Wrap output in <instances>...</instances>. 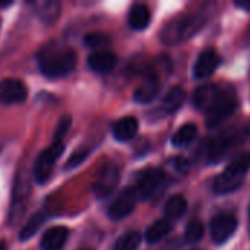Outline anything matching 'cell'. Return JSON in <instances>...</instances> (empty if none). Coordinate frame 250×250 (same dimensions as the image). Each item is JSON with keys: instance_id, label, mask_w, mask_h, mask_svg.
<instances>
[{"instance_id": "6da1fadb", "label": "cell", "mask_w": 250, "mask_h": 250, "mask_svg": "<svg viewBox=\"0 0 250 250\" xmlns=\"http://www.w3.org/2000/svg\"><path fill=\"white\" fill-rule=\"evenodd\" d=\"M78 57L69 47H50L38 54V67L47 78H63L73 72Z\"/></svg>"}, {"instance_id": "7a4b0ae2", "label": "cell", "mask_w": 250, "mask_h": 250, "mask_svg": "<svg viewBox=\"0 0 250 250\" xmlns=\"http://www.w3.org/2000/svg\"><path fill=\"white\" fill-rule=\"evenodd\" d=\"M250 170V152H243L237 155L227 167L226 170L214 180L212 189L218 195H226L237 190L243 182L245 177Z\"/></svg>"}, {"instance_id": "3957f363", "label": "cell", "mask_w": 250, "mask_h": 250, "mask_svg": "<svg viewBox=\"0 0 250 250\" xmlns=\"http://www.w3.org/2000/svg\"><path fill=\"white\" fill-rule=\"evenodd\" d=\"M202 26V21L196 16H180L168 22L161 31V40L166 44H179L193 35Z\"/></svg>"}, {"instance_id": "277c9868", "label": "cell", "mask_w": 250, "mask_h": 250, "mask_svg": "<svg viewBox=\"0 0 250 250\" xmlns=\"http://www.w3.org/2000/svg\"><path fill=\"white\" fill-rule=\"evenodd\" d=\"M239 107V100L236 92L231 88H223L220 97L214 105L207 111V125L208 127H217L224 120H227Z\"/></svg>"}, {"instance_id": "5b68a950", "label": "cell", "mask_w": 250, "mask_h": 250, "mask_svg": "<svg viewBox=\"0 0 250 250\" xmlns=\"http://www.w3.org/2000/svg\"><path fill=\"white\" fill-rule=\"evenodd\" d=\"M64 145L63 142H53L47 149H44L35 160L34 164V179L38 185H44L50 180L54 163L63 154Z\"/></svg>"}, {"instance_id": "8992f818", "label": "cell", "mask_w": 250, "mask_h": 250, "mask_svg": "<svg viewBox=\"0 0 250 250\" xmlns=\"http://www.w3.org/2000/svg\"><path fill=\"white\" fill-rule=\"evenodd\" d=\"M166 183V173L160 168H146L144 170L136 180V186L133 188L138 198L149 199L163 189Z\"/></svg>"}, {"instance_id": "52a82bcc", "label": "cell", "mask_w": 250, "mask_h": 250, "mask_svg": "<svg viewBox=\"0 0 250 250\" xmlns=\"http://www.w3.org/2000/svg\"><path fill=\"white\" fill-rule=\"evenodd\" d=\"M119 180H120L119 167L114 166V164L104 166L103 170L100 171L95 183H94V188H92V192H94L95 198L97 199H104V198L110 196L111 192L117 188Z\"/></svg>"}, {"instance_id": "ba28073f", "label": "cell", "mask_w": 250, "mask_h": 250, "mask_svg": "<svg viewBox=\"0 0 250 250\" xmlns=\"http://www.w3.org/2000/svg\"><path fill=\"white\" fill-rule=\"evenodd\" d=\"M136 199H138V195H136L133 188L123 189L117 195V198L111 202V205L108 207V217L111 220H123V218H126L135 209Z\"/></svg>"}, {"instance_id": "9c48e42d", "label": "cell", "mask_w": 250, "mask_h": 250, "mask_svg": "<svg viewBox=\"0 0 250 250\" xmlns=\"http://www.w3.org/2000/svg\"><path fill=\"white\" fill-rule=\"evenodd\" d=\"M237 230V218L231 214H220L211 221V237L214 243L224 245Z\"/></svg>"}, {"instance_id": "30bf717a", "label": "cell", "mask_w": 250, "mask_h": 250, "mask_svg": "<svg viewBox=\"0 0 250 250\" xmlns=\"http://www.w3.org/2000/svg\"><path fill=\"white\" fill-rule=\"evenodd\" d=\"M28 97L26 85L15 78L0 81V104H19Z\"/></svg>"}, {"instance_id": "8fae6325", "label": "cell", "mask_w": 250, "mask_h": 250, "mask_svg": "<svg viewBox=\"0 0 250 250\" xmlns=\"http://www.w3.org/2000/svg\"><path fill=\"white\" fill-rule=\"evenodd\" d=\"M218 66H220V56L215 53V50L208 48L202 51L199 57L196 59V63L193 66V76L195 79H199V81L207 79L217 70Z\"/></svg>"}, {"instance_id": "7c38bea8", "label": "cell", "mask_w": 250, "mask_h": 250, "mask_svg": "<svg viewBox=\"0 0 250 250\" xmlns=\"http://www.w3.org/2000/svg\"><path fill=\"white\" fill-rule=\"evenodd\" d=\"M223 88L214 83H207L199 86L195 92H193V105L201 110V111H208L214 103L217 101V98L220 97Z\"/></svg>"}, {"instance_id": "4fadbf2b", "label": "cell", "mask_w": 250, "mask_h": 250, "mask_svg": "<svg viewBox=\"0 0 250 250\" xmlns=\"http://www.w3.org/2000/svg\"><path fill=\"white\" fill-rule=\"evenodd\" d=\"M117 64V56L110 50H97L88 57V66L97 73H107Z\"/></svg>"}, {"instance_id": "5bb4252c", "label": "cell", "mask_w": 250, "mask_h": 250, "mask_svg": "<svg viewBox=\"0 0 250 250\" xmlns=\"http://www.w3.org/2000/svg\"><path fill=\"white\" fill-rule=\"evenodd\" d=\"M69 237V230L63 226L59 227H51L48 229L40 242V249L41 250H62L64 243L67 242Z\"/></svg>"}, {"instance_id": "9a60e30c", "label": "cell", "mask_w": 250, "mask_h": 250, "mask_svg": "<svg viewBox=\"0 0 250 250\" xmlns=\"http://www.w3.org/2000/svg\"><path fill=\"white\" fill-rule=\"evenodd\" d=\"M31 4L34 7L35 15L38 16V19L47 25L54 23L60 16L62 4L57 0H38Z\"/></svg>"}, {"instance_id": "2e32d148", "label": "cell", "mask_w": 250, "mask_h": 250, "mask_svg": "<svg viewBox=\"0 0 250 250\" xmlns=\"http://www.w3.org/2000/svg\"><path fill=\"white\" fill-rule=\"evenodd\" d=\"M160 91V82L154 75L146 76V79L136 88L133 98L139 104H148L151 103Z\"/></svg>"}, {"instance_id": "e0dca14e", "label": "cell", "mask_w": 250, "mask_h": 250, "mask_svg": "<svg viewBox=\"0 0 250 250\" xmlns=\"http://www.w3.org/2000/svg\"><path fill=\"white\" fill-rule=\"evenodd\" d=\"M139 123L135 117H123L113 126V136L119 142H127L138 133Z\"/></svg>"}, {"instance_id": "ac0fdd59", "label": "cell", "mask_w": 250, "mask_h": 250, "mask_svg": "<svg viewBox=\"0 0 250 250\" xmlns=\"http://www.w3.org/2000/svg\"><path fill=\"white\" fill-rule=\"evenodd\" d=\"M149 21H151V12L148 9V6L145 4H133L130 12H129V25L133 28V29H145L148 25H149Z\"/></svg>"}, {"instance_id": "d6986e66", "label": "cell", "mask_w": 250, "mask_h": 250, "mask_svg": "<svg viewBox=\"0 0 250 250\" xmlns=\"http://www.w3.org/2000/svg\"><path fill=\"white\" fill-rule=\"evenodd\" d=\"M186 94L183 91V88L180 86H173L168 89V92L164 95L161 107L166 113H176L185 103Z\"/></svg>"}, {"instance_id": "ffe728a7", "label": "cell", "mask_w": 250, "mask_h": 250, "mask_svg": "<svg viewBox=\"0 0 250 250\" xmlns=\"http://www.w3.org/2000/svg\"><path fill=\"white\" fill-rule=\"evenodd\" d=\"M188 211V202L182 195H174L171 196L164 207V212L168 220H177L183 217Z\"/></svg>"}, {"instance_id": "44dd1931", "label": "cell", "mask_w": 250, "mask_h": 250, "mask_svg": "<svg viewBox=\"0 0 250 250\" xmlns=\"http://www.w3.org/2000/svg\"><path fill=\"white\" fill-rule=\"evenodd\" d=\"M173 226L170 223V220H158L155 221L152 226H149V229L146 230L145 233V237H146V242L148 243H157L160 240H163L170 231H171Z\"/></svg>"}, {"instance_id": "7402d4cb", "label": "cell", "mask_w": 250, "mask_h": 250, "mask_svg": "<svg viewBox=\"0 0 250 250\" xmlns=\"http://www.w3.org/2000/svg\"><path fill=\"white\" fill-rule=\"evenodd\" d=\"M198 135V129L195 125L192 123H186L183 125L173 136V145L177 146V148H182V146H186L189 145Z\"/></svg>"}, {"instance_id": "603a6c76", "label": "cell", "mask_w": 250, "mask_h": 250, "mask_svg": "<svg viewBox=\"0 0 250 250\" xmlns=\"http://www.w3.org/2000/svg\"><path fill=\"white\" fill-rule=\"evenodd\" d=\"M44 220H45V214H44V212H37V214H34V215L28 220V223L23 226V229L21 230L19 240H21V242H26V240H29L31 237H34L35 233L40 230L41 224L44 223Z\"/></svg>"}, {"instance_id": "cb8c5ba5", "label": "cell", "mask_w": 250, "mask_h": 250, "mask_svg": "<svg viewBox=\"0 0 250 250\" xmlns=\"http://www.w3.org/2000/svg\"><path fill=\"white\" fill-rule=\"evenodd\" d=\"M139 245H141V234L138 231H129L116 242L113 250H136Z\"/></svg>"}, {"instance_id": "d4e9b609", "label": "cell", "mask_w": 250, "mask_h": 250, "mask_svg": "<svg viewBox=\"0 0 250 250\" xmlns=\"http://www.w3.org/2000/svg\"><path fill=\"white\" fill-rule=\"evenodd\" d=\"M231 142H233V139H230V138H218V139H215L211 144L209 161H218V160H221L226 155L227 148H230Z\"/></svg>"}, {"instance_id": "484cf974", "label": "cell", "mask_w": 250, "mask_h": 250, "mask_svg": "<svg viewBox=\"0 0 250 250\" xmlns=\"http://www.w3.org/2000/svg\"><path fill=\"white\" fill-rule=\"evenodd\" d=\"M111 42L110 37L103 32H91L85 37L83 44L89 48H103Z\"/></svg>"}, {"instance_id": "4316f807", "label": "cell", "mask_w": 250, "mask_h": 250, "mask_svg": "<svg viewBox=\"0 0 250 250\" xmlns=\"http://www.w3.org/2000/svg\"><path fill=\"white\" fill-rule=\"evenodd\" d=\"M186 240L190 243H196L204 237V224L199 220H193L186 227Z\"/></svg>"}, {"instance_id": "83f0119b", "label": "cell", "mask_w": 250, "mask_h": 250, "mask_svg": "<svg viewBox=\"0 0 250 250\" xmlns=\"http://www.w3.org/2000/svg\"><path fill=\"white\" fill-rule=\"evenodd\" d=\"M89 155V149H78V151H75L73 154H72V157L66 161V166H64V168L66 170H69V168H75V167H78L79 164H82L85 160H86V157Z\"/></svg>"}, {"instance_id": "f1b7e54d", "label": "cell", "mask_w": 250, "mask_h": 250, "mask_svg": "<svg viewBox=\"0 0 250 250\" xmlns=\"http://www.w3.org/2000/svg\"><path fill=\"white\" fill-rule=\"evenodd\" d=\"M72 125V119L70 116H63L57 125V129L54 132V142H62V138L67 133V130L70 129Z\"/></svg>"}, {"instance_id": "f546056e", "label": "cell", "mask_w": 250, "mask_h": 250, "mask_svg": "<svg viewBox=\"0 0 250 250\" xmlns=\"http://www.w3.org/2000/svg\"><path fill=\"white\" fill-rule=\"evenodd\" d=\"M234 4L240 9H245V10L250 12V0H236Z\"/></svg>"}, {"instance_id": "4dcf8cb0", "label": "cell", "mask_w": 250, "mask_h": 250, "mask_svg": "<svg viewBox=\"0 0 250 250\" xmlns=\"http://www.w3.org/2000/svg\"><path fill=\"white\" fill-rule=\"evenodd\" d=\"M13 1H0V7H7V6H10Z\"/></svg>"}, {"instance_id": "1f68e13d", "label": "cell", "mask_w": 250, "mask_h": 250, "mask_svg": "<svg viewBox=\"0 0 250 250\" xmlns=\"http://www.w3.org/2000/svg\"><path fill=\"white\" fill-rule=\"evenodd\" d=\"M0 250H7V246L4 242H0Z\"/></svg>"}, {"instance_id": "d6a6232c", "label": "cell", "mask_w": 250, "mask_h": 250, "mask_svg": "<svg viewBox=\"0 0 250 250\" xmlns=\"http://www.w3.org/2000/svg\"><path fill=\"white\" fill-rule=\"evenodd\" d=\"M245 132L248 133V135H250V122L246 125V127H245Z\"/></svg>"}, {"instance_id": "836d02e7", "label": "cell", "mask_w": 250, "mask_h": 250, "mask_svg": "<svg viewBox=\"0 0 250 250\" xmlns=\"http://www.w3.org/2000/svg\"><path fill=\"white\" fill-rule=\"evenodd\" d=\"M249 218H250V207H249Z\"/></svg>"}, {"instance_id": "e575fe53", "label": "cell", "mask_w": 250, "mask_h": 250, "mask_svg": "<svg viewBox=\"0 0 250 250\" xmlns=\"http://www.w3.org/2000/svg\"><path fill=\"white\" fill-rule=\"evenodd\" d=\"M0 25H1V22H0Z\"/></svg>"}, {"instance_id": "d590c367", "label": "cell", "mask_w": 250, "mask_h": 250, "mask_svg": "<svg viewBox=\"0 0 250 250\" xmlns=\"http://www.w3.org/2000/svg\"><path fill=\"white\" fill-rule=\"evenodd\" d=\"M85 250H88V249H85Z\"/></svg>"}]
</instances>
